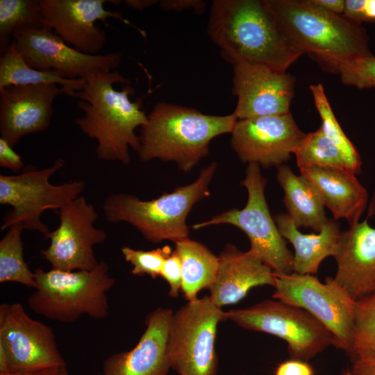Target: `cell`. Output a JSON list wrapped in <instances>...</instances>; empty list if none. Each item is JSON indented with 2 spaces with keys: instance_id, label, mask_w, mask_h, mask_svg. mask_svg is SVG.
Masks as SVG:
<instances>
[{
  "instance_id": "obj_1",
  "label": "cell",
  "mask_w": 375,
  "mask_h": 375,
  "mask_svg": "<svg viewBox=\"0 0 375 375\" xmlns=\"http://www.w3.org/2000/svg\"><path fill=\"white\" fill-rule=\"evenodd\" d=\"M207 33L233 65L247 62L285 72L303 54L265 0H213Z\"/></svg>"
},
{
  "instance_id": "obj_2",
  "label": "cell",
  "mask_w": 375,
  "mask_h": 375,
  "mask_svg": "<svg viewBox=\"0 0 375 375\" xmlns=\"http://www.w3.org/2000/svg\"><path fill=\"white\" fill-rule=\"evenodd\" d=\"M85 81L74 97L79 99L77 107L84 112L76 124L97 141L95 152L99 160L128 165L130 149L137 152L140 146L135 129L147 122L142 99H130L135 94L131 81L116 70L100 72Z\"/></svg>"
},
{
  "instance_id": "obj_3",
  "label": "cell",
  "mask_w": 375,
  "mask_h": 375,
  "mask_svg": "<svg viewBox=\"0 0 375 375\" xmlns=\"http://www.w3.org/2000/svg\"><path fill=\"white\" fill-rule=\"evenodd\" d=\"M237 120L233 112L208 115L194 108L158 102L140 128L139 160L174 162L181 171L190 172L208 155L211 141L231 133Z\"/></svg>"
},
{
  "instance_id": "obj_4",
  "label": "cell",
  "mask_w": 375,
  "mask_h": 375,
  "mask_svg": "<svg viewBox=\"0 0 375 375\" xmlns=\"http://www.w3.org/2000/svg\"><path fill=\"white\" fill-rule=\"evenodd\" d=\"M281 26L303 53L333 73L341 62L373 55L365 29L312 0H265Z\"/></svg>"
},
{
  "instance_id": "obj_5",
  "label": "cell",
  "mask_w": 375,
  "mask_h": 375,
  "mask_svg": "<svg viewBox=\"0 0 375 375\" xmlns=\"http://www.w3.org/2000/svg\"><path fill=\"white\" fill-rule=\"evenodd\" d=\"M217 167L212 162L194 182L151 200L123 192L110 194L104 199L102 210L108 222L130 224L150 242L185 240L189 235L187 217L195 203L210 196Z\"/></svg>"
},
{
  "instance_id": "obj_6",
  "label": "cell",
  "mask_w": 375,
  "mask_h": 375,
  "mask_svg": "<svg viewBox=\"0 0 375 375\" xmlns=\"http://www.w3.org/2000/svg\"><path fill=\"white\" fill-rule=\"evenodd\" d=\"M36 288L27 303L33 312L62 323L83 315L103 319L109 315L107 292L115 284L109 265L99 262L91 271L34 270Z\"/></svg>"
},
{
  "instance_id": "obj_7",
  "label": "cell",
  "mask_w": 375,
  "mask_h": 375,
  "mask_svg": "<svg viewBox=\"0 0 375 375\" xmlns=\"http://www.w3.org/2000/svg\"><path fill=\"white\" fill-rule=\"evenodd\" d=\"M65 166V160L57 158L53 165L43 169L31 167L16 175L0 174V204L9 205L11 210L3 216L1 230L14 225L26 230L37 231L46 238L49 227L41 220L47 210H58L81 196L83 181H73L53 185L49 179Z\"/></svg>"
},
{
  "instance_id": "obj_8",
  "label": "cell",
  "mask_w": 375,
  "mask_h": 375,
  "mask_svg": "<svg viewBox=\"0 0 375 375\" xmlns=\"http://www.w3.org/2000/svg\"><path fill=\"white\" fill-rule=\"evenodd\" d=\"M225 320L226 312L208 296L173 312L167 341L171 369L178 375H217V331Z\"/></svg>"
},
{
  "instance_id": "obj_9",
  "label": "cell",
  "mask_w": 375,
  "mask_h": 375,
  "mask_svg": "<svg viewBox=\"0 0 375 375\" xmlns=\"http://www.w3.org/2000/svg\"><path fill=\"white\" fill-rule=\"evenodd\" d=\"M226 317L243 328L283 340L291 359L308 362L328 347H338L333 334L312 315L280 300L266 299L248 308L231 309Z\"/></svg>"
},
{
  "instance_id": "obj_10",
  "label": "cell",
  "mask_w": 375,
  "mask_h": 375,
  "mask_svg": "<svg viewBox=\"0 0 375 375\" xmlns=\"http://www.w3.org/2000/svg\"><path fill=\"white\" fill-rule=\"evenodd\" d=\"M260 167L256 163H249L247 167L241 184L247 190L248 199L242 209H229L192 228L199 229L221 224L235 226L249 238V250L274 273L289 274L294 272L293 253L270 215L265 196L267 180Z\"/></svg>"
},
{
  "instance_id": "obj_11",
  "label": "cell",
  "mask_w": 375,
  "mask_h": 375,
  "mask_svg": "<svg viewBox=\"0 0 375 375\" xmlns=\"http://www.w3.org/2000/svg\"><path fill=\"white\" fill-rule=\"evenodd\" d=\"M275 274L273 298L304 309L335 336L337 349H349L353 335L356 301L333 277L324 283L312 274Z\"/></svg>"
},
{
  "instance_id": "obj_12",
  "label": "cell",
  "mask_w": 375,
  "mask_h": 375,
  "mask_svg": "<svg viewBox=\"0 0 375 375\" xmlns=\"http://www.w3.org/2000/svg\"><path fill=\"white\" fill-rule=\"evenodd\" d=\"M56 213L59 224L45 238L49 247L40 250L42 257L53 269L62 271H91L99 262L94 247L106 239L104 230L94 226L99 215L83 196L62 207Z\"/></svg>"
},
{
  "instance_id": "obj_13",
  "label": "cell",
  "mask_w": 375,
  "mask_h": 375,
  "mask_svg": "<svg viewBox=\"0 0 375 375\" xmlns=\"http://www.w3.org/2000/svg\"><path fill=\"white\" fill-rule=\"evenodd\" d=\"M16 48L25 62L39 70H52L66 78L85 80L100 72L114 71L122 53L88 55L66 44L46 25L20 28L12 35Z\"/></svg>"
},
{
  "instance_id": "obj_14",
  "label": "cell",
  "mask_w": 375,
  "mask_h": 375,
  "mask_svg": "<svg viewBox=\"0 0 375 375\" xmlns=\"http://www.w3.org/2000/svg\"><path fill=\"white\" fill-rule=\"evenodd\" d=\"M0 344L10 372H26L62 367L53 329L31 318L20 303L0 305Z\"/></svg>"
},
{
  "instance_id": "obj_15",
  "label": "cell",
  "mask_w": 375,
  "mask_h": 375,
  "mask_svg": "<svg viewBox=\"0 0 375 375\" xmlns=\"http://www.w3.org/2000/svg\"><path fill=\"white\" fill-rule=\"evenodd\" d=\"M231 134L239 159L264 168L284 165L305 135L290 112L238 119Z\"/></svg>"
},
{
  "instance_id": "obj_16",
  "label": "cell",
  "mask_w": 375,
  "mask_h": 375,
  "mask_svg": "<svg viewBox=\"0 0 375 375\" xmlns=\"http://www.w3.org/2000/svg\"><path fill=\"white\" fill-rule=\"evenodd\" d=\"M120 1L108 0H40L44 25L66 44L88 55H98L106 42V33L96 26L97 20L105 22L115 18L136 28L146 36L144 31L125 19L119 12L107 10V3L119 4Z\"/></svg>"
},
{
  "instance_id": "obj_17",
  "label": "cell",
  "mask_w": 375,
  "mask_h": 375,
  "mask_svg": "<svg viewBox=\"0 0 375 375\" xmlns=\"http://www.w3.org/2000/svg\"><path fill=\"white\" fill-rule=\"evenodd\" d=\"M233 66L238 119L290 112L295 82L291 74L261 64L239 62Z\"/></svg>"
},
{
  "instance_id": "obj_18",
  "label": "cell",
  "mask_w": 375,
  "mask_h": 375,
  "mask_svg": "<svg viewBox=\"0 0 375 375\" xmlns=\"http://www.w3.org/2000/svg\"><path fill=\"white\" fill-rule=\"evenodd\" d=\"M57 85H12L0 88V134L14 147L25 135L45 131L53 103L62 88Z\"/></svg>"
},
{
  "instance_id": "obj_19",
  "label": "cell",
  "mask_w": 375,
  "mask_h": 375,
  "mask_svg": "<svg viewBox=\"0 0 375 375\" xmlns=\"http://www.w3.org/2000/svg\"><path fill=\"white\" fill-rule=\"evenodd\" d=\"M334 281L356 302L375 293V228L367 219L341 231Z\"/></svg>"
},
{
  "instance_id": "obj_20",
  "label": "cell",
  "mask_w": 375,
  "mask_h": 375,
  "mask_svg": "<svg viewBox=\"0 0 375 375\" xmlns=\"http://www.w3.org/2000/svg\"><path fill=\"white\" fill-rule=\"evenodd\" d=\"M172 314L164 308L149 312L137 344L108 356L103 363L102 375H167L171 369L167 341Z\"/></svg>"
},
{
  "instance_id": "obj_21",
  "label": "cell",
  "mask_w": 375,
  "mask_h": 375,
  "mask_svg": "<svg viewBox=\"0 0 375 375\" xmlns=\"http://www.w3.org/2000/svg\"><path fill=\"white\" fill-rule=\"evenodd\" d=\"M219 265L209 298L219 308L243 299L252 288L274 286L275 274L250 250L242 251L227 244L218 256Z\"/></svg>"
},
{
  "instance_id": "obj_22",
  "label": "cell",
  "mask_w": 375,
  "mask_h": 375,
  "mask_svg": "<svg viewBox=\"0 0 375 375\" xmlns=\"http://www.w3.org/2000/svg\"><path fill=\"white\" fill-rule=\"evenodd\" d=\"M299 170L319 190L334 219L344 218L349 226L359 222L367 206L368 193L356 174L338 168L315 167Z\"/></svg>"
},
{
  "instance_id": "obj_23",
  "label": "cell",
  "mask_w": 375,
  "mask_h": 375,
  "mask_svg": "<svg viewBox=\"0 0 375 375\" xmlns=\"http://www.w3.org/2000/svg\"><path fill=\"white\" fill-rule=\"evenodd\" d=\"M282 237L294 247L293 272L316 274L321 262L328 256H334L341 231L335 219H328L317 233L303 234L288 213L274 217Z\"/></svg>"
},
{
  "instance_id": "obj_24",
  "label": "cell",
  "mask_w": 375,
  "mask_h": 375,
  "mask_svg": "<svg viewBox=\"0 0 375 375\" xmlns=\"http://www.w3.org/2000/svg\"><path fill=\"white\" fill-rule=\"evenodd\" d=\"M277 180L284 192L283 202L297 227L319 232L328 221L323 198L305 176L296 175L285 165L277 167Z\"/></svg>"
},
{
  "instance_id": "obj_25",
  "label": "cell",
  "mask_w": 375,
  "mask_h": 375,
  "mask_svg": "<svg viewBox=\"0 0 375 375\" xmlns=\"http://www.w3.org/2000/svg\"><path fill=\"white\" fill-rule=\"evenodd\" d=\"M182 267L181 292L188 301L198 298L203 289H209L215 281L219 265L215 256L205 244L189 238L175 242Z\"/></svg>"
},
{
  "instance_id": "obj_26",
  "label": "cell",
  "mask_w": 375,
  "mask_h": 375,
  "mask_svg": "<svg viewBox=\"0 0 375 375\" xmlns=\"http://www.w3.org/2000/svg\"><path fill=\"white\" fill-rule=\"evenodd\" d=\"M85 83L82 78H66L55 71L31 67L19 53L13 40L0 59V88L12 85H57L65 94L74 97Z\"/></svg>"
},
{
  "instance_id": "obj_27",
  "label": "cell",
  "mask_w": 375,
  "mask_h": 375,
  "mask_svg": "<svg viewBox=\"0 0 375 375\" xmlns=\"http://www.w3.org/2000/svg\"><path fill=\"white\" fill-rule=\"evenodd\" d=\"M294 154L299 169L319 167L350 170L341 150L320 127L305 134Z\"/></svg>"
},
{
  "instance_id": "obj_28",
  "label": "cell",
  "mask_w": 375,
  "mask_h": 375,
  "mask_svg": "<svg viewBox=\"0 0 375 375\" xmlns=\"http://www.w3.org/2000/svg\"><path fill=\"white\" fill-rule=\"evenodd\" d=\"M22 231L21 226L14 225L0 240V283H17L35 289L34 271L24 259Z\"/></svg>"
},
{
  "instance_id": "obj_29",
  "label": "cell",
  "mask_w": 375,
  "mask_h": 375,
  "mask_svg": "<svg viewBox=\"0 0 375 375\" xmlns=\"http://www.w3.org/2000/svg\"><path fill=\"white\" fill-rule=\"evenodd\" d=\"M44 25L40 0H0L1 55L10 47L17 29Z\"/></svg>"
},
{
  "instance_id": "obj_30",
  "label": "cell",
  "mask_w": 375,
  "mask_h": 375,
  "mask_svg": "<svg viewBox=\"0 0 375 375\" xmlns=\"http://www.w3.org/2000/svg\"><path fill=\"white\" fill-rule=\"evenodd\" d=\"M345 353L351 362L375 358V293L356 302L352 340Z\"/></svg>"
},
{
  "instance_id": "obj_31",
  "label": "cell",
  "mask_w": 375,
  "mask_h": 375,
  "mask_svg": "<svg viewBox=\"0 0 375 375\" xmlns=\"http://www.w3.org/2000/svg\"><path fill=\"white\" fill-rule=\"evenodd\" d=\"M310 90L321 117V129L341 150L349 169L356 174H359L362 166L360 156L338 122L322 85H311Z\"/></svg>"
},
{
  "instance_id": "obj_32",
  "label": "cell",
  "mask_w": 375,
  "mask_h": 375,
  "mask_svg": "<svg viewBox=\"0 0 375 375\" xmlns=\"http://www.w3.org/2000/svg\"><path fill=\"white\" fill-rule=\"evenodd\" d=\"M121 251L125 260L133 266L132 274L140 276L148 275L154 279L160 276L164 262L173 250L168 245L149 251L124 246Z\"/></svg>"
},
{
  "instance_id": "obj_33",
  "label": "cell",
  "mask_w": 375,
  "mask_h": 375,
  "mask_svg": "<svg viewBox=\"0 0 375 375\" xmlns=\"http://www.w3.org/2000/svg\"><path fill=\"white\" fill-rule=\"evenodd\" d=\"M342 83L359 89L375 88V56L358 57L340 62L333 71Z\"/></svg>"
},
{
  "instance_id": "obj_34",
  "label": "cell",
  "mask_w": 375,
  "mask_h": 375,
  "mask_svg": "<svg viewBox=\"0 0 375 375\" xmlns=\"http://www.w3.org/2000/svg\"><path fill=\"white\" fill-rule=\"evenodd\" d=\"M160 276L169 285V294L177 297L182 290V267L180 256L174 249L165 260Z\"/></svg>"
},
{
  "instance_id": "obj_35",
  "label": "cell",
  "mask_w": 375,
  "mask_h": 375,
  "mask_svg": "<svg viewBox=\"0 0 375 375\" xmlns=\"http://www.w3.org/2000/svg\"><path fill=\"white\" fill-rule=\"evenodd\" d=\"M343 15L360 24L362 22H374L375 0H345Z\"/></svg>"
},
{
  "instance_id": "obj_36",
  "label": "cell",
  "mask_w": 375,
  "mask_h": 375,
  "mask_svg": "<svg viewBox=\"0 0 375 375\" xmlns=\"http://www.w3.org/2000/svg\"><path fill=\"white\" fill-rule=\"evenodd\" d=\"M0 166L15 173H18L24 166L22 157L2 138H0Z\"/></svg>"
},
{
  "instance_id": "obj_37",
  "label": "cell",
  "mask_w": 375,
  "mask_h": 375,
  "mask_svg": "<svg viewBox=\"0 0 375 375\" xmlns=\"http://www.w3.org/2000/svg\"><path fill=\"white\" fill-rule=\"evenodd\" d=\"M159 6L164 11L181 12L192 10L196 14H202L206 8V2L201 0H161Z\"/></svg>"
},
{
  "instance_id": "obj_38",
  "label": "cell",
  "mask_w": 375,
  "mask_h": 375,
  "mask_svg": "<svg viewBox=\"0 0 375 375\" xmlns=\"http://www.w3.org/2000/svg\"><path fill=\"white\" fill-rule=\"evenodd\" d=\"M274 375H315V372L308 362L290 358L276 367Z\"/></svg>"
},
{
  "instance_id": "obj_39",
  "label": "cell",
  "mask_w": 375,
  "mask_h": 375,
  "mask_svg": "<svg viewBox=\"0 0 375 375\" xmlns=\"http://www.w3.org/2000/svg\"><path fill=\"white\" fill-rule=\"evenodd\" d=\"M352 375H375V358L359 359L351 362Z\"/></svg>"
},
{
  "instance_id": "obj_40",
  "label": "cell",
  "mask_w": 375,
  "mask_h": 375,
  "mask_svg": "<svg viewBox=\"0 0 375 375\" xmlns=\"http://www.w3.org/2000/svg\"><path fill=\"white\" fill-rule=\"evenodd\" d=\"M312 1L331 12L338 15L344 13L345 0H312Z\"/></svg>"
},
{
  "instance_id": "obj_41",
  "label": "cell",
  "mask_w": 375,
  "mask_h": 375,
  "mask_svg": "<svg viewBox=\"0 0 375 375\" xmlns=\"http://www.w3.org/2000/svg\"><path fill=\"white\" fill-rule=\"evenodd\" d=\"M61 367H54L45 369L26 372H8L0 375H58Z\"/></svg>"
},
{
  "instance_id": "obj_42",
  "label": "cell",
  "mask_w": 375,
  "mask_h": 375,
  "mask_svg": "<svg viewBox=\"0 0 375 375\" xmlns=\"http://www.w3.org/2000/svg\"><path fill=\"white\" fill-rule=\"evenodd\" d=\"M158 1L156 0H126L125 3L133 9L143 10L158 3Z\"/></svg>"
},
{
  "instance_id": "obj_43",
  "label": "cell",
  "mask_w": 375,
  "mask_h": 375,
  "mask_svg": "<svg viewBox=\"0 0 375 375\" xmlns=\"http://www.w3.org/2000/svg\"><path fill=\"white\" fill-rule=\"evenodd\" d=\"M58 375H70L68 372L66 365L60 367Z\"/></svg>"
},
{
  "instance_id": "obj_44",
  "label": "cell",
  "mask_w": 375,
  "mask_h": 375,
  "mask_svg": "<svg viewBox=\"0 0 375 375\" xmlns=\"http://www.w3.org/2000/svg\"><path fill=\"white\" fill-rule=\"evenodd\" d=\"M342 375H352L351 372H350V370H347L344 373H343Z\"/></svg>"
},
{
  "instance_id": "obj_45",
  "label": "cell",
  "mask_w": 375,
  "mask_h": 375,
  "mask_svg": "<svg viewBox=\"0 0 375 375\" xmlns=\"http://www.w3.org/2000/svg\"><path fill=\"white\" fill-rule=\"evenodd\" d=\"M243 375H246V374H243Z\"/></svg>"
}]
</instances>
